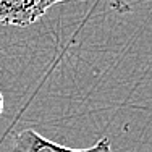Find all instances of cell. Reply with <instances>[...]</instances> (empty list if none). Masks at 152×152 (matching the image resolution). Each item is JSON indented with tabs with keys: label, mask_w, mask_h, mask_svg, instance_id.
I'll list each match as a JSON object with an SVG mask.
<instances>
[{
	"label": "cell",
	"mask_w": 152,
	"mask_h": 152,
	"mask_svg": "<svg viewBox=\"0 0 152 152\" xmlns=\"http://www.w3.org/2000/svg\"><path fill=\"white\" fill-rule=\"evenodd\" d=\"M60 2H66V0H50V5H55V3H60Z\"/></svg>",
	"instance_id": "obj_4"
},
{
	"label": "cell",
	"mask_w": 152,
	"mask_h": 152,
	"mask_svg": "<svg viewBox=\"0 0 152 152\" xmlns=\"http://www.w3.org/2000/svg\"><path fill=\"white\" fill-rule=\"evenodd\" d=\"M13 152H112V146L108 137H102L91 147L73 149V147L61 146L47 139L42 134H39L36 129L26 128L15 136Z\"/></svg>",
	"instance_id": "obj_1"
},
{
	"label": "cell",
	"mask_w": 152,
	"mask_h": 152,
	"mask_svg": "<svg viewBox=\"0 0 152 152\" xmlns=\"http://www.w3.org/2000/svg\"><path fill=\"white\" fill-rule=\"evenodd\" d=\"M50 7V0H0V23L18 28L31 26Z\"/></svg>",
	"instance_id": "obj_2"
},
{
	"label": "cell",
	"mask_w": 152,
	"mask_h": 152,
	"mask_svg": "<svg viewBox=\"0 0 152 152\" xmlns=\"http://www.w3.org/2000/svg\"><path fill=\"white\" fill-rule=\"evenodd\" d=\"M3 108H5V100H3V94L0 91V115L3 113Z\"/></svg>",
	"instance_id": "obj_3"
}]
</instances>
